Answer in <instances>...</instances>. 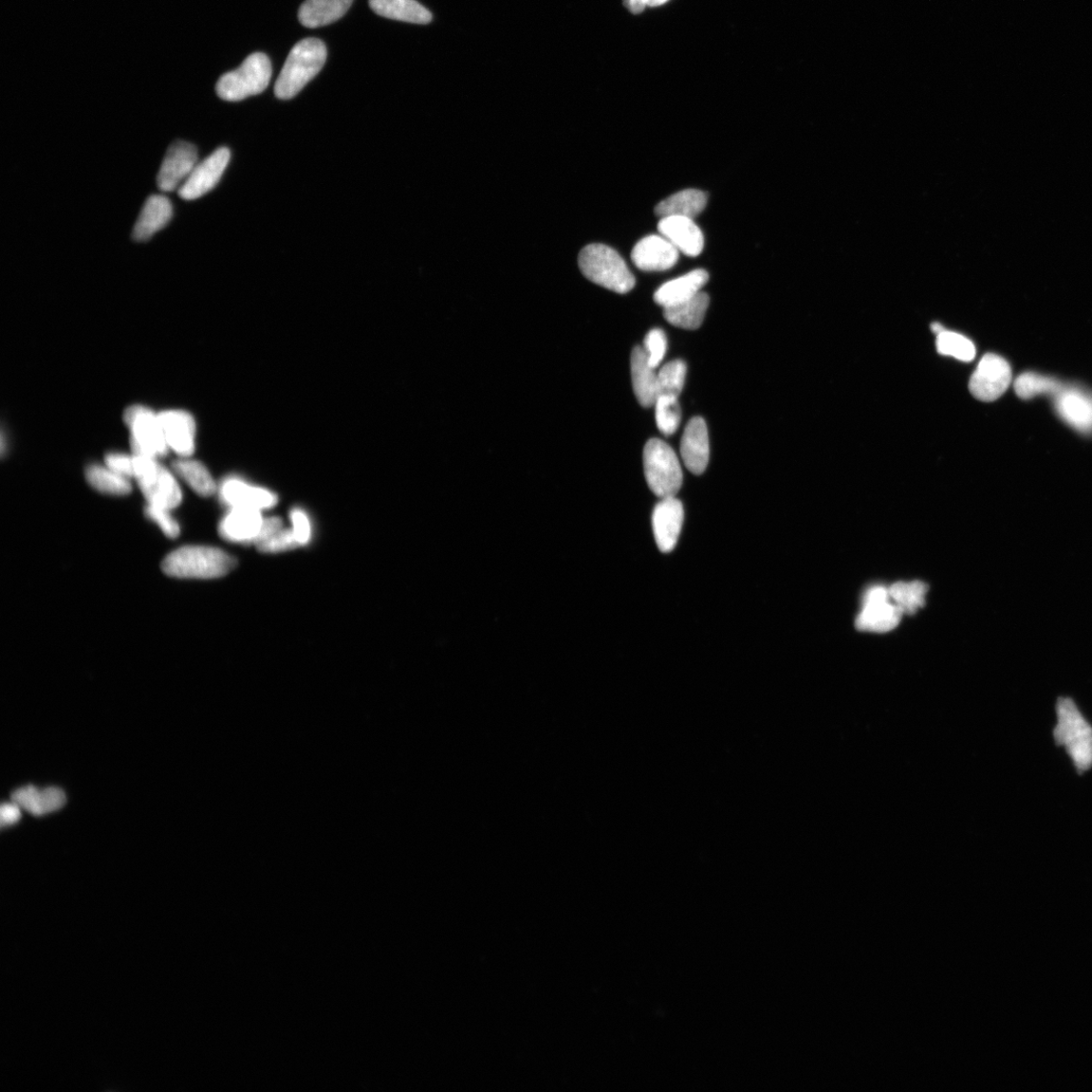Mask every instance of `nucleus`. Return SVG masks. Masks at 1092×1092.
Wrapping results in <instances>:
<instances>
[{
  "instance_id": "f257e3e1",
  "label": "nucleus",
  "mask_w": 1092,
  "mask_h": 1092,
  "mask_svg": "<svg viewBox=\"0 0 1092 1092\" xmlns=\"http://www.w3.org/2000/svg\"><path fill=\"white\" fill-rule=\"evenodd\" d=\"M236 567L230 554L205 546H182L168 555L162 569L178 579H218L228 575Z\"/></svg>"
},
{
  "instance_id": "f03ea898",
  "label": "nucleus",
  "mask_w": 1092,
  "mask_h": 1092,
  "mask_svg": "<svg viewBox=\"0 0 1092 1092\" xmlns=\"http://www.w3.org/2000/svg\"><path fill=\"white\" fill-rule=\"evenodd\" d=\"M327 59L325 44L318 39L302 40L291 49L277 79L274 94L280 100H290L323 68Z\"/></svg>"
},
{
  "instance_id": "7ed1b4c3",
  "label": "nucleus",
  "mask_w": 1092,
  "mask_h": 1092,
  "mask_svg": "<svg viewBox=\"0 0 1092 1092\" xmlns=\"http://www.w3.org/2000/svg\"><path fill=\"white\" fill-rule=\"evenodd\" d=\"M1055 743L1066 749L1080 774L1092 767V727L1069 698H1059Z\"/></svg>"
},
{
  "instance_id": "20e7f679",
  "label": "nucleus",
  "mask_w": 1092,
  "mask_h": 1092,
  "mask_svg": "<svg viewBox=\"0 0 1092 1092\" xmlns=\"http://www.w3.org/2000/svg\"><path fill=\"white\" fill-rule=\"evenodd\" d=\"M579 267L589 281L607 290L626 293L636 286L635 276L623 258L609 246H586L580 253Z\"/></svg>"
},
{
  "instance_id": "39448f33",
  "label": "nucleus",
  "mask_w": 1092,
  "mask_h": 1092,
  "mask_svg": "<svg viewBox=\"0 0 1092 1092\" xmlns=\"http://www.w3.org/2000/svg\"><path fill=\"white\" fill-rule=\"evenodd\" d=\"M272 76L269 58L264 53H254L238 69L221 77L216 86L218 96L227 102H240L262 94Z\"/></svg>"
},
{
  "instance_id": "423d86ee",
  "label": "nucleus",
  "mask_w": 1092,
  "mask_h": 1092,
  "mask_svg": "<svg viewBox=\"0 0 1092 1092\" xmlns=\"http://www.w3.org/2000/svg\"><path fill=\"white\" fill-rule=\"evenodd\" d=\"M647 485L659 498L675 497L683 483V473L674 450L661 439H651L643 451Z\"/></svg>"
},
{
  "instance_id": "0eeeda50",
  "label": "nucleus",
  "mask_w": 1092,
  "mask_h": 1092,
  "mask_svg": "<svg viewBox=\"0 0 1092 1092\" xmlns=\"http://www.w3.org/2000/svg\"><path fill=\"white\" fill-rule=\"evenodd\" d=\"M134 454L135 476L148 504L174 510L182 500V492L174 475L161 466L155 457Z\"/></svg>"
},
{
  "instance_id": "6e6552de",
  "label": "nucleus",
  "mask_w": 1092,
  "mask_h": 1092,
  "mask_svg": "<svg viewBox=\"0 0 1092 1092\" xmlns=\"http://www.w3.org/2000/svg\"><path fill=\"white\" fill-rule=\"evenodd\" d=\"M129 430V442L135 454L161 457L170 448L165 440L159 415L148 407L134 405L124 413Z\"/></svg>"
},
{
  "instance_id": "1a4fd4ad",
  "label": "nucleus",
  "mask_w": 1092,
  "mask_h": 1092,
  "mask_svg": "<svg viewBox=\"0 0 1092 1092\" xmlns=\"http://www.w3.org/2000/svg\"><path fill=\"white\" fill-rule=\"evenodd\" d=\"M1055 412L1069 428L1092 435V391L1078 384L1063 383L1050 397Z\"/></svg>"
},
{
  "instance_id": "9d476101",
  "label": "nucleus",
  "mask_w": 1092,
  "mask_h": 1092,
  "mask_svg": "<svg viewBox=\"0 0 1092 1092\" xmlns=\"http://www.w3.org/2000/svg\"><path fill=\"white\" fill-rule=\"evenodd\" d=\"M1011 368L1002 357L986 355L980 360L970 383V393L979 401L993 402L1001 398L1011 383Z\"/></svg>"
},
{
  "instance_id": "9b49d317",
  "label": "nucleus",
  "mask_w": 1092,
  "mask_h": 1092,
  "mask_svg": "<svg viewBox=\"0 0 1092 1092\" xmlns=\"http://www.w3.org/2000/svg\"><path fill=\"white\" fill-rule=\"evenodd\" d=\"M197 159L195 145L184 141L174 143L166 153L157 175L158 189L164 193L179 189L193 173Z\"/></svg>"
},
{
  "instance_id": "f8f14e48",
  "label": "nucleus",
  "mask_w": 1092,
  "mask_h": 1092,
  "mask_svg": "<svg viewBox=\"0 0 1092 1092\" xmlns=\"http://www.w3.org/2000/svg\"><path fill=\"white\" fill-rule=\"evenodd\" d=\"M231 158L226 147H221L208 158L197 163L193 173L178 190L184 200H194L211 192L224 174Z\"/></svg>"
},
{
  "instance_id": "ddd939ff",
  "label": "nucleus",
  "mask_w": 1092,
  "mask_h": 1092,
  "mask_svg": "<svg viewBox=\"0 0 1092 1092\" xmlns=\"http://www.w3.org/2000/svg\"><path fill=\"white\" fill-rule=\"evenodd\" d=\"M221 502L230 509H252L264 511L277 504L274 493L265 488L252 486L239 477H228L219 488Z\"/></svg>"
},
{
  "instance_id": "4468645a",
  "label": "nucleus",
  "mask_w": 1092,
  "mask_h": 1092,
  "mask_svg": "<svg viewBox=\"0 0 1092 1092\" xmlns=\"http://www.w3.org/2000/svg\"><path fill=\"white\" fill-rule=\"evenodd\" d=\"M170 450L180 457H191L196 450L197 426L187 411L172 409L158 413Z\"/></svg>"
},
{
  "instance_id": "2eb2a0df",
  "label": "nucleus",
  "mask_w": 1092,
  "mask_h": 1092,
  "mask_svg": "<svg viewBox=\"0 0 1092 1092\" xmlns=\"http://www.w3.org/2000/svg\"><path fill=\"white\" fill-rule=\"evenodd\" d=\"M680 251L662 235L640 240L632 252L635 266L643 271H663L674 267Z\"/></svg>"
},
{
  "instance_id": "dca6fc26",
  "label": "nucleus",
  "mask_w": 1092,
  "mask_h": 1092,
  "mask_svg": "<svg viewBox=\"0 0 1092 1092\" xmlns=\"http://www.w3.org/2000/svg\"><path fill=\"white\" fill-rule=\"evenodd\" d=\"M684 522V508L676 497L662 498L653 513V529L659 549L671 552L679 540Z\"/></svg>"
},
{
  "instance_id": "f3484780",
  "label": "nucleus",
  "mask_w": 1092,
  "mask_h": 1092,
  "mask_svg": "<svg viewBox=\"0 0 1092 1092\" xmlns=\"http://www.w3.org/2000/svg\"><path fill=\"white\" fill-rule=\"evenodd\" d=\"M681 455L685 466L694 475L708 469L710 455L709 435L705 420L695 417L685 429L681 440Z\"/></svg>"
},
{
  "instance_id": "a211bd4d",
  "label": "nucleus",
  "mask_w": 1092,
  "mask_h": 1092,
  "mask_svg": "<svg viewBox=\"0 0 1092 1092\" xmlns=\"http://www.w3.org/2000/svg\"><path fill=\"white\" fill-rule=\"evenodd\" d=\"M266 518L262 511L230 509L221 520L219 532L221 538L234 544H253L261 536Z\"/></svg>"
},
{
  "instance_id": "6ab92c4d",
  "label": "nucleus",
  "mask_w": 1092,
  "mask_h": 1092,
  "mask_svg": "<svg viewBox=\"0 0 1092 1092\" xmlns=\"http://www.w3.org/2000/svg\"><path fill=\"white\" fill-rule=\"evenodd\" d=\"M658 229L662 236L685 255L696 257L705 248V236L693 219L664 217L659 221Z\"/></svg>"
},
{
  "instance_id": "aec40b11",
  "label": "nucleus",
  "mask_w": 1092,
  "mask_h": 1092,
  "mask_svg": "<svg viewBox=\"0 0 1092 1092\" xmlns=\"http://www.w3.org/2000/svg\"><path fill=\"white\" fill-rule=\"evenodd\" d=\"M655 369L643 347L637 346L632 355L633 384L638 401L645 408L655 406L661 396L659 377Z\"/></svg>"
},
{
  "instance_id": "412c9836",
  "label": "nucleus",
  "mask_w": 1092,
  "mask_h": 1092,
  "mask_svg": "<svg viewBox=\"0 0 1092 1092\" xmlns=\"http://www.w3.org/2000/svg\"><path fill=\"white\" fill-rule=\"evenodd\" d=\"M709 274L705 269H695L673 281L663 284L655 292V302L668 308L694 297L708 284Z\"/></svg>"
},
{
  "instance_id": "4be33fe9",
  "label": "nucleus",
  "mask_w": 1092,
  "mask_h": 1092,
  "mask_svg": "<svg viewBox=\"0 0 1092 1092\" xmlns=\"http://www.w3.org/2000/svg\"><path fill=\"white\" fill-rule=\"evenodd\" d=\"M173 205L169 197L154 195L148 198L133 230V238L138 243L147 242L155 233L170 223Z\"/></svg>"
},
{
  "instance_id": "5701e85b",
  "label": "nucleus",
  "mask_w": 1092,
  "mask_h": 1092,
  "mask_svg": "<svg viewBox=\"0 0 1092 1092\" xmlns=\"http://www.w3.org/2000/svg\"><path fill=\"white\" fill-rule=\"evenodd\" d=\"M12 801L35 817H42L62 808L66 803L65 793L57 787L39 789L33 785L17 789Z\"/></svg>"
},
{
  "instance_id": "b1692460",
  "label": "nucleus",
  "mask_w": 1092,
  "mask_h": 1092,
  "mask_svg": "<svg viewBox=\"0 0 1092 1092\" xmlns=\"http://www.w3.org/2000/svg\"><path fill=\"white\" fill-rule=\"evenodd\" d=\"M354 0H306L299 11V21L309 29L320 28L339 20Z\"/></svg>"
},
{
  "instance_id": "393cba45",
  "label": "nucleus",
  "mask_w": 1092,
  "mask_h": 1092,
  "mask_svg": "<svg viewBox=\"0 0 1092 1092\" xmlns=\"http://www.w3.org/2000/svg\"><path fill=\"white\" fill-rule=\"evenodd\" d=\"M902 615L903 611L898 605L888 601L865 603L856 626L859 631L887 633L899 624Z\"/></svg>"
},
{
  "instance_id": "a878e982",
  "label": "nucleus",
  "mask_w": 1092,
  "mask_h": 1092,
  "mask_svg": "<svg viewBox=\"0 0 1092 1092\" xmlns=\"http://www.w3.org/2000/svg\"><path fill=\"white\" fill-rule=\"evenodd\" d=\"M709 302V294L700 291L687 301L663 308V316L665 320L676 327L696 330L705 321Z\"/></svg>"
},
{
  "instance_id": "bb28decb",
  "label": "nucleus",
  "mask_w": 1092,
  "mask_h": 1092,
  "mask_svg": "<svg viewBox=\"0 0 1092 1092\" xmlns=\"http://www.w3.org/2000/svg\"><path fill=\"white\" fill-rule=\"evenodd\" d=\"M369 7L377 14L412 24L426 25L432 21V14L416 0H369Z\"/></svg>"
},
{
  "instance_id": "cd10ccee",
  "label": "nucleus",
  "mask_w": 1092,
  "mask_h": 1092,
  "mask_svg": "<svg viewBox=\"0 0 1092 1092\" xmlns=\"http://www.w3.org/2000/svg\"><path fill=\"white\" fill-rule=\"evenodd\" d=\"M708 195L698 190H685L663 199L656 207L661 217H685L693 219L705 211Z\"/></svg>"
},
{
  "instance_id": "c85d7f7f",
  "label": "nucleus",
  "mask_w": 1092,
  "mask_h": 1092,
  "mask_svg": "<svg viewBox=\"0 0 1092 1092\" xmlns=\"http://www.w3.org/2000/svg\"><path fill=\"white\" fill-rule=\"evenodd\" d=\"M255 546L259 551L266 553H277L300 547L291 529L285 528L279 517L266 518Z\"/></svg>"
},
{
  "instance_id": "c756f323",
  "label": "nucleus",
  "mask_w": 1092,
  "mask_h": 1092,
  "mask_svg": "<svg viewBox=\"0 0 1092 1092\" xmlns=\"http://www.w3.org/2000/svg\"><path fill=\"white\" fill-rule=\"evenodd\" d=\"M174 470L197 494L210 497L217 491V484L209 470L198 460L180 457L174 462Z\"/></svg>"
},
{
  "instance_id": "7c9ffc66",
  "label": "nucleus",
  "mask_w": 1092,
  "mask_h": 1092,
  "mask_svg": "<svg viewBox=\"0 0 1092 1092\" xmlns=\"http://www.w3.org/2000/svg\"><path fill=\"white\" fill-rule=\"evenodd\" d=\"M85 476L92 488L104 494L124 496L132 490L129 478L107 466L91 465L86 469Z\"/></svg>"
},
{
  "instance_id": "2f4dec72",
  "label": "nucleus",
  "mask_w": 1092,
  "mask_h": 1092,
  "mask_svg": "<svg viewBox=\"0 0 1092 1092\" xmlns=\"http://www.w3.org/2000/svg\"><path fill=\"white\" fill-rule=\"evenodd\" d=\"M1062 382L1057 379L1036 374L1024 373L1014 382V391L1024 400L1039 396L1051 397L1059 390Z\"/></svg>"
},
{
  "instance_id": "473e14b6",
  "label": "nucleus",
  "mask_w": 1092,
  "mask_h": 1092,
  "mask_svg": "<svg viewBox=\"0 0 1092 1092\" xmlns=\"http://www.w3.org/2000/svg\"><path fill=\"white\" fill-rule=\"evenodd\" d=\"M936 344L940 355L951 357L961 361H972L976 356V348L973 342L956 332L943 330L937 336Z\"/></svg>"
},
{
  "instance_id": "72a5a7b5",
  "label": "nucleus",
  "mask_w": 1092,
  "mask_h": 1092,
  "mask_svg": "<svg viewBox=\"0 0 1092 1092\" xmlns=\"http://www.w3.org/2000/svg\"><path fill=\"white\" fill-rule=\"evenodd\" d=\"M927 592L928 586L922 582L911 584L900 582L892 586L890 596L901 608L903 614L913 616L918 608L924 606V596Z\"/></svg>"
},
{
  "instance_id": "f704fd0d",
  "label": "nucleus",
  "mask_w": 1092,
  "mask_h": 1092,
  "mask_svg": "<svg viewBox=\"0 0 1092 1092\" xmlns=\"http://www.w3.org/2000/svg\"><path fill=\"white\" fill-rule=\"evenodd\" d=\"M658 429L664 435L674 434L681 422V408L678 397L661 395L656 404Z\"/></svg>"
},
{
  "instance_id": "c9c22d12",
  "label": "nucleus",
  "mask_w": 1092,
  "mask_h": 1092,
  "mask_svg": "<svg viewBox=\"0 0 1092 1092\" xmlns=\"http://www.w3.org/2000/svg\"><path fill=\"white\" fill-rule=\"evenodd\" d=\"M687 366L682 360H674L664 364L658 373L661 395L679 397L685 380H686Z\"/></svg>"
},
{
  "instance_id": "e433bc0d",
  "label": "nucleus",
  "mask_w": 1092,
  "mask_h": 1092,
  "mask_svg": "<svg viewBox=\"0 0 1092 1092\" xmlns=\"http://www.w3.org/2000/svg\"><path fill=\"white\" fill-rule=\"evenodd\" d=\"M643 349L650 364L657 368L662 361L665 351H667V337H665L664 332L656 328L647 333Z\"/></svg>"
},
{
  "instance_id": "4c0bfd02",
  "label": "nucleus",
  "mask_w": 1092,
  "mask_h": 1092,
  "mask_svg": "<svg viewBox=\"0 0 1092 1092\" xmlns=\"http://www.w3.org/2000/svg\"><path fill=\"white\" fill-rule=\"evenodd\" d=\"M172 510L148 504L146 515L155 523L169 539H176L180 533L179 525L171 514Z\"/></svg>"
},
{
  "instance_id": "58836bf2",
  "label": "nucleus",
  "mask_w": 1092,
  "mask_h": 1092,
  "mask_svg": "<svg viewBox=\"0 0 1092 1092\" xmlns=\"http://www.w3.org/2000/svg\"><path fill=\"white\" fill-rule=\"evenodd\" d=\"M291 531L300 546L308 545L312 538V524L308 514L298 508L290 512Z\"/></svg>"
},
{
  "instance_id": "ea45409f",
  "label": "nucleus",
  "mask_w": 1092,
  "mask_h": 1092,
  "mask_svg": "<svg viewBox=\"0 0 1092 1092\" xmlns=\"http://www.w3.org/2000/svg\"><path fill=\"white\" fill-rule=\"evenodd\" d=\"M105 466L118 474L132 478L135 476V461L134 454L129 455L123 453H110L105 455Z\"/></svg>"
},
{
  "instance_id": "a19ab883",
  "label": "nucleus",
  "mask_w": 1092,
  "mask_h": 1092,
  "mask_svg": "<svg viewBox=\"0 0 1092 1092\" xmlns=\"http://www.w3.org/2000/svg\"><path fill=\"white\" fill-rule=\"evenodd\" d=\"M0 818H2V826H9L16 824L21 819V807L12 803H4L0 808Z\"/></svg>"
},
{
  "instance_id": "79ce46f5",
  "label": "nucleus",
  "mask_w": 1092,
  "mask_h": 1092,
  "mask_svg": "<svg viewBox=\"0 0 1092 1092\" xmlns=\"http://www.w3.org/2000/svg\"><path fill=\"white\" fill-rule=\"evenodd\" d=\"M888 597H890V591H887L884 587H875L868 592L865 597V603L888 601Z\"/></svg>"
},
{
  "instance_id": "37998d69",
  "label": "nucleus",
  "mask_w": 1092,
  "mask_h": 1092,
  "mask_svg": "<svg viewBox=\"0 0 1092 1092\" xmlns=\"http://www.w3.org/2000/svg\"><path fill=\"white\" fill-rule=\"evenodd\" d=\"M624 5L635 14L642 12L646 6L645 0H624Z\"/></svg>"
},
{
  "instance_id": "c03bdc74",
  "label": "nucleus",
  "mask_w": 1092,
  "mask_h": 1092,
  "mask_svg": "<svg viewBox=\"0 0 1092 1092\" xmlns=\"http://www.w3.org/2000/svg\"><path fill=\"white\" fill-rule=\"evenodd\" d=\"M667 2V0H645L646 6L658 7Z\"/></svg>"
},
{
  "instance_id": "a18cd8bd",
  "label": "nucleus",
  "mask_w": 1092,
  "mask_h": 1092,
  "mask_svg": "<svg viewBox=\"0 0 1092 1092\" xmlns=\"http://www.w3.org/2000/svg\"><path fill=\"white\" fill-rule=\"evenodd\" d=\"M932 330H933V332H934V333H936V335H937V336H939L941 332H942L943 330H945V328H943V327H942L941 324H939V323H935V324H933V326H932Z\"/></svg>"
}]
</instances>
